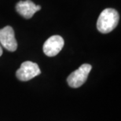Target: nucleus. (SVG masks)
Wrapping results in <instances>:
<instances>
[{"mask_svg":"<svg viewBox=\"0 0 121 121\" xmlns=\"http://www.w3.org/2000/svg\"><path fill=\"white\" fill-rule=\"evenodd\" d=\"M92 66L89 64L82 65L78 69L72 72L67 78V82L69 86L72 88H78L81 86L87 79Z\"/></svg>","mask_w":121,"mask_h":121,"instance_id":"nucleus-2","label":"nucleus"},{"mask_svg":"<svg viewBox=\"0 0 121 121\" xmlns=\"http://www.w3.org/2000/svg\"><path fill=\"white\" fill-rule=\"evenodd\" d=\"M64 44L65 42L61 36L52 35L43 44V52L48 57H54L62 50Z\"/></svg>","mask_w":121,"mask_h":121,"instance_id":"nucleus-5","label":"nucleus"},{"mask_svg":"<svg viewBox=\"0 0 121 121\" xmlns=\"http://www.w3.org/2000/svg\"><path fill=\"white\" fill-rule=\"evenodd\" d=\"M119 18V13L116 9L112 8L105 9L98 17L97 28L101 33H109L117 28Z\"/></svg>","mask_w":121,"mask_h":121,"instance_id":"nucleus-1","label":"nucleus"},{"mask_svg":"<svg viewBox=\"0 0 121 121\" xmlns=\"http://www.w3.org/2000/svg\"><path fill=\"white\" fill-rule=\"evenodd\" d=\"M41 6H36L31 0H25V1H20L16 5L17 12L26 19H30L33 17L36 12L40 10Z\"/></svg>","mask_w":121,"mask_h":121,"instance_id":"nucleus-6","label":"nucleus"},{"mask_svg":"<svg viewBox=\"0 0 121 121\" xmlns=\"http://www.w3.org/2000/svg\"><path fill=\"white\" fill-rule=\"evenodd\" d=\"M2 46L0 45V57L2 56Z\"/></svg>","mask_w":121,"mask_h":121,"instance_id":"nucleus-7","label":"nucleus"},{"mask_svg":"<svg viewBox=\"0 0 121 121\" xmlns=\"http://www.w3.org/2000/svg\"><path fill=\"white\" fill-rule=\"evenodd\" d=\"M41 73V70L36 63L32 61H25L17 70L16 76L21 81H28L35 78Z\"/></svg>","mask_w":121,"mask_h":121,"instance_id":"nucleus-3","label":"nucleus"},{"mask_svg":"<svg viewBox=\"0 0 121 121\" xmlns=\"http://www.w3.org/2000/svg\"><path fill=\"white\" fill-rule=\"evenodd\" d=\"M0 45L10 52H13L17 50V42L11 26H6L0 29Z\"/></svg>","mask_w":121,"mask_h":121,"instance_id":"nucleus-4","label":"nucleus"}]
</instances>
